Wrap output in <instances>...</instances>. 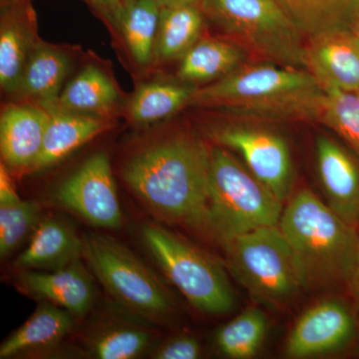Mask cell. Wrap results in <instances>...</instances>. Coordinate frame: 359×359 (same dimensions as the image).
<instances>
[{
  "label": "cell",
  "instance_id": "4",
  "mask_svg": "<svg viewBox=\"0 0 359 359\" xmlns=\"http://www.w3.org/2000/svg\"><path fill=\"white\" fill-rule=\"evenodd\" d=\"M200 6L250 61L304 68L306 36L276 0H201Z\"/></svg>",
  "mask_w": 359,
  "mask_h": 359
},
{
  "label": "cell",
  "instance_id": "5",
  "mask_svg": "<svg viewBox=\"0 0 359 359\" xmlns=\"http://www.w3.org/2000/svg\"><path fill=\"white\" fill-rule=\"evenodd\" d=\"M209 230L222 243L278 226L285 203L224 147L211 150Z\"/></svg>",
  "mask_w": 359,
  "mask_h": 359
},
{
  "label": "cell",
  "instance_id": "10",
  "mask_svg": "<svg viewBox=\"0 0 359 359\" xmlns=\"http://www.w3.org/2000/svg\"><path fill=\"white\" fill-rule=\"evenodd\" d=\"M55 200L87 223L117 230L122 211L109 158L97 153L58 187Z\"/></svg>",
  "mask_w": 359,
  "mask_h": 359
},
{
  "label": "cell",
  "instance_id": "1",
  "mask_svg": "<svg viewBox=\"0 0 359 359\" xmlns=\"http://www.w3.org/2000/svg\"><path fill=\"white\" fill-rule=\"evenodd\" d=\"M210 158L211 150L199 139L176 136L134 155L122 178L163 221L209 229Z\"/></svg>",
  "mask_w": 359,
  "mask_h": 359
},
{
  "label": "cell",
  "instance_id": "18",
  "mask_svg": "<svg viewBox=\"0 0 359 359\" xmlns=\"http://www.w3.org/2000/svg\"><path fill=\"white\" fill-rule=\"evenodd\" d=\"M82 255L83 240L65 222L50 218L39 222L14 266L23 271H55L76 263Z\"/></svg>",
  "mask_w": 359,
  "mask_h": 359
},
{
  "label": "cell",
  "instance_id": "17",
  "mask_svg": "<svg viewBox=\"0 0 359 359\" xmlns=\"http://www.w3.org/2000/svg\"><path fill=\"white\" fill-rule=\"evenodd\" d=\"M49 112V122L39 157L29 172H39L57 164L76 149L109 127L95 116L63 109L55 103L42 104Z\"/></svg>",
  "mask_w": 359,
  "mask_h": 359
},
{
  "label": "cell",
  "instance_id": "11",
  "mask_svg": "<svg viewBox=\"0 0 359 359\" xmlns=\"http://www.w3.org/2000/svg\"><path fill=\"white\" fill-rule=\"evenodd\" d=\"M356 334L353 309L339 299H327L299 316L285 342V355L304 359L339 353L353 344Z\"/></svg>",
  "mask_w": 359,
  "mask_h": 359
},
{
  "label": "cell",
  "instance_id": "34",
  "mask_svg": "<svg viewBox=\"0 0 359 359\" xmlns=\"http://www.w3.org/2000/svg\"><path fill=\"white\" fill-rule=\"evenodd\" d=\"M358 250H356L355 262H354V266L353 273H351V278H349L348 287L349 292H351V297L354 299L356 306L359 309V226H358Z\"/></svg>",
  "mask_w": 359,
  "mask_h": 359
},
{
  "label": "cell",
  "instance_id": "14",
  "mask_svg": "<svg viewBox=\"0 0 359 359\" xmlns=\"http://www.w3.org/2000/svg\"><path fill=\"white\" fill-rule=\"evenodd\" d=\"M18 285L29 297L51 302L73 316H85L95 299L91 278L79 261L55 271L25 269Z\"/></svg>",
  "mask_w": 359,
  "mask_h": 359
},
{
  "label": "cell",
  "instance_id": "15",
  "mask_svg": "<svg viewBox=\"0 0 359 359\" xmlns=\"http://www.w3.org/2000/svg\"><path fill=\"white\" fill-rule=\"evenodd\" d=\"M35 13L30 0H9L2 6L0 25V85L6 92L20 89L30 52L36 44Z\"/></svg>",
  "mask_w": 359,
  "mask_h": 359
},
{
  "label": "cell",
  "instance_id": "22",
  "mask_svg": "<svg viewBox=\"0 0 359 359\" xmlns=\"http://www.w3.org/2000/svg\"><path fill=\"white\" fill-rule=\"evenodd\" d=\"M69 69L70 58L65 51L36 43L26 62L18 91L39 99L41 104L57 100Z\"/></svg>",
  "mask_w": 359,
  "mask_h": 359
},
{
  "label": "cell",
  "instance_id": "27",
  "mask_svg": "<svg viewBox=\"0 0 359 359\" xmlns=\"http://www.w3.org/2000/svg\"><path fill=\"white\" fill-rule=\"evenodd\" d=\"M197 87L191 84L151 83L136 92L130 105V115L139 124L165 119L190 105Z\"/></svg>",
  "mask_w": 359,
  "mask_h": 359
},
{
  "label": "cell",
  "instance_id": "21",
  "mask_svg": "<svg viewBox=\"0 0 359 359\" xmlns=\"http://www.w3.org/2000/svg\"><path fill=\"white\" fill-rule=\"evenodd\" d=\"M207 21L200 4L162 7L154 56L162 61L181 60L202 39Z\"/></svg>",
  "mask_w": 359,
  "mask_h": 359
},
{
  "label": "cell",
  "instance_id": "26",
  "mask_svg": "<svg viewBox=\"0 0 359 359\" xmlns=\"http://www.w3.org/2000/svg\"><path fill=\"white\" fill-rule=\"evenodd\" d=\"M269 323L261 309L250 308L222 327L216 334L219 353L231 359L256 356L268 334Z\"/></svg>",
  "mask_w": 359,
  "mask_h": 359
},
{
  "label": "cell",
  "instance_id": "6",
  "mask_svg": "<svg viewBox=\"0 0 359 359\" xmlns=\"http://www.w3.org/2000/svg\"><path fill=\"white\" fill-rule=\"evenodd\" d=\"M224 245L231 273L259 302L283 304L306 287L301 266L278 226L250 231Z\"/></svg>",
  "mask_w": 359,
  "mask_h": 359
},
{
  "label": "cell",
  "instance_id": "31",
  "mask_svg": "<svg viewBox=\"0 0 359 359\" xmlns=\"http://www.w3.org/2000/svg\"><path fill=\"white\" fill-rule=\"evenodd\" d=\"M202 354L199 340L190 335H179L167 340L155 349L156 359H197Z\"/></svg>",
  "mask_w": 359,
  "mask_h": 359
},
{
  "label": "cell",
  "instance_id": "32",
  "mask_svg": "<svg viewBox=\"0 0 359 359\" xmlns=\"http://www.w3.org/2000/svg\"><path fill=\"white\" fill-rule=\"evenodd\" d=\"M83 1L100 14L102 18H106L108 22L115 25L122 0H83Z\"/></svg>",
  "mask_w": 359,
  "mask_h": 359
},
{
  "label": "cell",
  "instance_id": "3",
  "mask_svg": "<svg viewBox=\"0 0 359 359\" xmlns=\"http://www.w3.org/2000/svg\"><path fill=\"white\" fill-rule=\"evenodd\" d=\"M278 226L294 250L306 287H347L358 250V229L309 189L290 196Z\"/></svg>",
  "mask_w": 359,
  "mask_h": 359
},
{
  "label": "cell",
  "instance_id": "28",
  "mask_svg": "<svg viewBox=\"0 0 359 359\" xmlns=\"http://www.w3.org/2000/svg\"><path fill=\"white\" fill-rule=\"evenodd\" d=\"M153 337L145 328L112 325L97 330L87 339V349L98 359H134L147 351Z\"/></svg>",
  "mask_w": 359,
  "mask_h": 359
},
{
  "label": "cell",
  "instance_id": "9",
  "mask_svg": "<svg viewBox=\"0 0 359 359\" xmlns=\"http://www.w3.org/2000/svg\"><path fill=\"white\" fill-rule=\"evenodd\" d=\"M222 147L242 156L245 167L283 203L290 199L294 170L289 144L280 134L250 124H230L212 131Z\"/></svg>",
  "mask_w": 359,
  "mask_h": 359
},
{
  "label": "cell",
  "instance_id": "8",
  "mask_svg": "<svg viewBox=\"0 0 359 359\" xmlns=\"http://www.w3.org/2000/svg\"><path fill=\"white\" fill-rule=\"evenodd\" d=\"M82 256L108 294L131 313L154 321L171 314L173 304L164 285L125 245L92 233L83 240Z\"/></svg>",
  "mask_w": 359,
  "mask_h": 359
},
{
  "label": "cell",
  "instance_id": "36",
  "mask_svg": "<svg viewBox=\"0 0 359 359\" xmlns=\"http://www.w3.org/2000/svg\"><path fill=\"white\" fill-rule=\"evenodd\" d=\"M351 30L354 32L358 33L359 35V4L356 7L355 13H354L353 23H351Z\"/></svg>",
  "mask_w": 359,
  "mask_h": 359
},
{
  "label": "cell",
  "instance_id": "23",
  "mask_svg": "<svg viewBox=\"0 0 359 359\" xmlns=\"http://www.w3.org/2000/svg\"><path fill=\"white\" fill-rule=\"evenodd\" d=\"M161 8L154 0H122L115 25L139 65H147L154 56Z\"/></svg>",
  "mask_w": 359,
  "mask_h": 359
},
{
  "label": "cell",
  "instance_id": "13",
  "mask_svg": "<svg viewBox=\"0 0 359 359\" xmlns=\"http://www.w3.org/2000/svg\"><path fill=\"white\" fill-rule=\"evenodd\" d=\"M316 168L327 204L349 224L359 226V155L327 136L316 143Z\"/></svg>",
  "mask_w": 359,
  "mask_h": 359
},
{
  "label": "cell",
  "instance_id": "25",
  "mask_svg": "<svg viewBox=\"0 0 359 359\" xmlns=\"http://www.w3.org/2000/svg\"><path fill=\"white\" fill-rule=\"evenodd\" d=\"M117 99L118 91L110 78L95 65H89L52 102L63 109L90 113L109 109Z\"/></svg>",
  "mask_w": 359,
  "mask_h": 359
},
{
  "label": "cell",
  "instance_id": "16",
  "mask_svg": "<svg viewBox=\"0 0 359 359\" xmlns=\"http://www.w3.org/2000/svg\"><path fill=\"white\" fill-rule=\"evenodd\" d=\"M49 122L45 107L11 105L0 118V152L11 169L29 171L39 157Z\"/></svg>",
  "mask_w": 359,
  "mask_h": 359
},
{
  "label": "cell",
  "instance_id": "7",
  "mask_svg": "<svg viewBox=\"0 0 359 359\" xmlns=\"http://www.w3.org/2000/svg\"><path fill=\"white\" fill-rule=\"evenodd\" d=\"M144 243L170 282L203 313L224 314L235 297L224 269L202 250L156 224L142 229Z\"/></svg>",
  "mask_w": 359,
  "mask_h": 359
},
{
  "label": "cell",
  "instance_id": "33",
  "mask_svg": "<svg viewBox=\"0 0 359 359\" xmlns=\"http://www.w3.org/2000/svg\"><path fill=\"white\" fill-rule=\"evenodd\" d=\"M7 168L8 167L4 162L0 165V203L20 199Z\"/></svg>",
  "mask_w": 359,
  "mask_h": 359
},
{
  "label": "cell",
  "instance_id": "29",
  "mask_svg": "<svg viewBox=\"0 0 359 359\" xmlns=\"http://www.w3.org/2000/svg\"><path fill=\"white\" fill-rule=\"evenodd\" d=\"M359 155V91L327 90L318 120Z\"/></svg>",
  "mask_w": 359,
  "mask_h": 359
},
{
  "label": "cell",
  "instance_id": "19",
  "mask_svg": "<svg viewBox=\"0 0 359 359\" xmlns=\"http://www.w3.org/2000/svg\"><path fill=\"white\" fill-rule=\"evenodd\" d=\"M73 314L51 302H43L36 311L0 346V358L39 353L55 347L72 330Z\"/></svg>",
  "mask_w": 359,
  "mask_h": 359
},
{
  "label": "cell",
  "instance_id": "30",
  "mask_svg": "<svg viewBox=\"0 0 359 359\" xmlns=\"http://www.w3.org/2000/svg\"><path fill=\"white\" fill-rule=\"evenodd\" d=\"M40 205L21 199L0 203V256L8 257L39 224Z\"/></svg>",
  "mask_w": 359,
  "mask_h": 359
},
{
  "label": "cell",
  "instance_id": "12",
  "mask_svg": "<svg viewBox=\"0 0 359 359\" xmlns=\"http://www.w3.org/2000/svg\"><path fill=\"white\" fill-rule=\"evenodd\" d=\"M304 68L323 91H359V35L339 28L309 36Z\"/></svg>",
  "mask_w": 359,
  "mask_h": 359
},
{
  "label": "cell",
  "instance_id": "20",
  "mask_svg": "<svg viewBox=\"0 0 359 359\" xmlns=\"http://www.w3.org/2000/svg\"><path fill=\"white\" fill-rule=\"evenodd\" d=\"M248 61L250 58L244 49L226 37L201 39L181 59L178 76L187 84H210Z\"/></svg>",
  "mask_w": 359,
  "mask_h": 359
},
{
  "label": "cell",
  "instance_id": "35",
  "mask_svg": "<svg viewBox=\"0 0 359 359\" xmlns=\"http://www.w3.org/2000/svg\"><path fill=\"white\" fill-rule=\"evenodd\" d=\"M161 7L184 6V4H200L201 0H154Z\"/></svg>",
  "mask_w": 359,
  "mask_h": 359
},
{
  "label": "cell",
  "instance_id": "2",
  "mask_svg": "<svg viewBox=\"0 0 359 359\" xmlns=\"http://www.w3.org/2000/svg\"><path fill=\"white\" fill-rule=\"evenodd\" d=\"M325 91L304 68L248 61L197 88L190 106L217 108L250 119L318 122Z\"/></svg>",
  "mask_w": 359,
  "mask_h": 359
},
{
  "label": "cell",
  "instance_id": "24",
  "mask_svg": "<svg viewBox=\"0 0 359 359\" xmlns=\"http://www.w3.org/2000/svg\"><path fill=\"white\" fill-rule=\"evenodd\" d=\"M306 39L318 33L351 28L359 0H276Z\"/></svg>",
  "mask_w": 359,
  "mask_h": 359
}]
</instances>
